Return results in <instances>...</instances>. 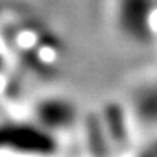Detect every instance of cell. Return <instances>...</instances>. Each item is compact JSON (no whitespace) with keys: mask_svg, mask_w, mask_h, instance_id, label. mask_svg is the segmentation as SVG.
I'll return each instance as SVG.
<instances>
[{"mask_svg":"<svg viewBox=\"0 0 157 157\" xmlns=\"http://www.w3.org/2000/svg\"><path fill=\"white\" fill-rule=\"evenodd\" d=\"M0 151L21 157L53 155L56 151V136L35 122L0 125Z\"/></svg>","mask_w":157,"mask_h":157,"instance_id":"cell-2","label":"cell"},{"mask_svg":"<svg viewBox=\"0 0 157 157\" xmlns=\"http://www.w3.org/2000/svg\"><path fill=\"white\" fill-rule=\"evenodd\" d=\"M155 47H157V39H155Z\"/></svg>","mask_w":157,"mask_h":157,"instance_id":"cell-5","label":"cell"},{"mask_svg":"<svg viewBox=\"0 0 157 157\" xmlns=\"http://www.w3.org/2000/svg\"><path fill=\"white\" fill-rule=\"evenodd\" d=\"M127 108L138 125L157 130V69L141 74L128 87Z\"/></svg>","mask_w":157,"mask_h":157,"instance_id":"cell-3","label":"cell"},{"mask_svg":"<svg viewBox=\"0 0 157 157\" xmlns=\"http://www.w3.org/2000/svg\"><path fill=\"white\" fill-rule=\"evenodd\" d=\"M35 124L55 135L61 128L72 125L75 120V111L74 104L69 99L61 96H48L35 104Z\"/></svg>","mask_w":157,"mask_h":157,"instance_id":"cell-4","label":"cell"},{"mask_svg":"<svg viewBox=\"0 0 157 157\" xmlns=\"http://www.w3.org/2000/svg\"><path fill=\"white\" fill-rule=\"evenodd\" d=\"M111 29L127 45L149 47L157 39V0H109Z\"/></svg>","mask_w":157,"mask_h":157,"instance_id":"cell-1","label":"cell"}]
</instances>
